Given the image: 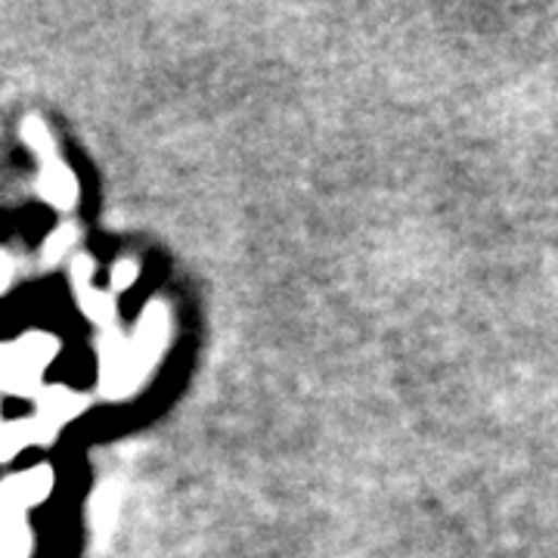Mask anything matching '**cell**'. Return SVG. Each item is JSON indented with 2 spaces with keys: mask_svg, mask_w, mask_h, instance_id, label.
<instances>
[{
  "mask_svg": "<svg viewBox=\"0 0 558 558\" xmlns=\"http://www.w3.org/2000/svg\"><path fill=\"white\" fill-rule=\"evenodd\" d=\"M22 134L35 146V153H38L40 159H44V183H40L44 186V196L53 202V205H60V208H72L78 202V183H75V178L53 156V140L47 137V131L35 119L25 121Z\"/></svg>",
  "mask_w": 558,
  "mask_h": 558,
  "instance_id": "cell-1",
  "label": "cell"
},
{
  "mask_svg": "<svg viewBox=\"0 0 558 558\" xmlns=\"http://www.w3.org/2000/svg\"><path fill=\"white\" fill-rule=\"evenodd\" d=\"M116 282H119V286H131V282H134V267H131V264H128V267L119 264V267H116Z\"/></svg>",
  "mask_w": 558,
  "mask_h": 558,
  "instance_id": "cell-2",
  "label": "cell"
}]
</instances>
